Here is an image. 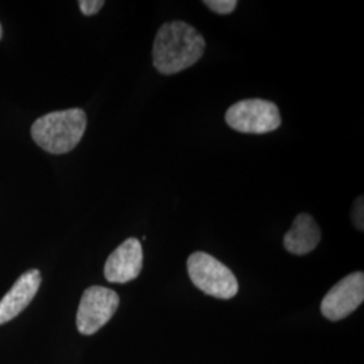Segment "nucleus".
I'll use <instances>...</instances> for the list:
<instances>
[{"label": "nucleus", "mask_w": 364, "mask_h": 364, "mask_svg": "<svg viewBox=\"0 0 364 364\" xmlns=\"http://www.w3.org/2000/svg\"><path fill=\"white\" fill-rule=\"evenodd\" d=\"M205 39L195 27L173 21L164 23L153 45V65L161 75H176L195 65L205 52Z\"/></svg>", "instance_id": "nucleus-1"}, {"label": "nucleus", "mask_w": 364, "mask_h": 364, "mask_svg": "<svg viewBox=\"0 0 364 364\" xmlns=\"http://www.w3.org/2000/svg\"><path fill=\"white\" fill-rule=\"evenodd\" d=\"M87 129V114L81 108L54 111L38 117L31 126V136L50 154H66L81 141Z\"/></svg>", "instance_id": "nucleus-2"}, {"label": "nucleus", "mask_w": 364, "mask_h": 364, "mask_svg": "<svg viewBox=\"0 0 364 364\" xmlns=\"http://www.w3.org/2000/svg\"><path fill=\"white\" fill-rule=\"evenodd\" d=\"M188 273L197 289L210 297L230 299L236 296L239 284L234 273L207 252L197 251L188 259Z\"/></svg>", "instance_id": "nucleus-3"}, {"label": "nucleus", "mask_w": 364, "mask_h": 364, "mask_svg": "<svg viewBox=\"0 0 364 364\" xmlns=\"http://www.w3.org/2000/svg\"><path fill=\"white\" fill-rule=\"evenodd\" d=\"M227 124L243 134H266L277 130L282 117L273 102L262 99L240 100L231 105L225 114Z\"/></svg>", "instance_id": "nucleus-4"}, {"label": "nucleus", "mask_w": 364, "mask_h": 364, "mask_svg": "<svg viewBox=\"0 0 364 364\" xmlns=\"http://www.w3.org/2000/svg\"><path fill=\"white\" fill-rule=\"evenodd\" d=\"M117 291L103 287H88L78 305L76 324L80 333L93 335L112 318L119 308Z\"/></svg>", "instance_id": "nucleus-5"}, {"label": "nucleus", "mask_w": 364, "mask_h": 364, "mask_svg": "<svg viewBox=\"0 0 364 364\" xmlns=\"http://www.w3.org/2000/svg\"><path fill=\"white\" fill-rule=\"evenodd\" d=\"M364 301V274L352 273L332 287L321 302V313L331 321H338L355 312Z\"/></svg>", "instance_id": "nucleus-6"}, {"label": "nucleus", "mask_w": 364, "mask_h": 364, "mask_svg": "<svg viewBox=\"0 0 364 364\" xmlns=\"http://www.w3.org/2000/svg\"><path fill=\"white\" fill-rule=\"evenodd\" d=\"M144 267V250L138 239L124 240L105 262V279L112 284H127L135 279Z\"/></svg>", "instance_id": "nucleus-7"}, {"label": "nucleus", "mask_w": 364, "mask_h": 364, "mask_svg": "<svg viewBox=\"0 0 364 364\" xmlns=\"http://www.w3.org/2000/svg\"><path fill=\"white\" fill-rule=\"evenodd\" d=\"M42 277L39 270L31 269L22 274L9 293L0 301V326L15 318L26 309L27 305L36 297Z\"/></svg>", "instance_id": "nucleus-8"}, {"label": "nucleus", "mask_w": 364, "mask_h": 364, "mask_svg": "<svg viewBox=\"0 0 364 364\" xmlns=\"http://www.w3.org/2000/svg\"><path fill=\"white\" fill-rule=\"evenodd\" d=\"M321 240L318 224L308 213H299L293 220L291 228L284 236V246L290 254L305 255L312 252Z\"/></svg>", "instance_id": "nucleus-9"}, {"label": "nucleus", "mask_w": 364, "mask_h": 364, "mask_svg": "<svg viewBox=\"0 0 364 364\" xmlns=\"http://www.w3.org/2000/svg\"><path fill=\"white\" fill-rule=\"evenodd\" d=\"M204 4L215 13L227 15L234 11L237 6V1L236 0H205Z\"/></svg>", "instance_id": "nucleus-10"}, {"label": "nucleus", "mask_w": 364, "mask_h": 364, "mask_svg": "<svg viewBox=\"0 0 364 364\" xmlns=\"http://www.w3.org/2000/svg\"><path fill=\"white\" fill-rule=\"evenodd\" d=\"M78 6H80L81 13L84 14L85 16H92L103 9L105 1L103 0H80Z\"/></svg>", "instance_id": "nucleus-11"}, {"label": "nucleus", "mask_w": 364, "mask_h": 364, "mask_svg": "<svg viewBox=\"0 0 364 364\" xmlns=\"http://www.w3.org/2000/svg\"><path fill=\"white\" fill-rule=\"evenodd\" d=\"M352 219H353L356 228L363 231V197L362 196L355 201L353 210H352Z\"/></svg>", "instance_id": "nucleus-12"}, {"label": "nucleus", "mask_w": 364, "mask_h": 364, "mask_svg": "<svg viewBox=\"0 0 364 364\" xmlns=\"http://www.w3.org/2000/svg\"><path fill=\"white\" fill-rule=\"evenodd\" d=\"M1 34H3V31H1V25H0V39H1Z\"/></svg>", "instance_id": "nucleus-13"}]
</instances>
